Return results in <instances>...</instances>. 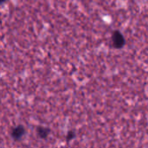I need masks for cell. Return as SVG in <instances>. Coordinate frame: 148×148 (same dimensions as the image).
<instances>
[{"instance_id": "1", "label": "cell", "mask_w": 148, "mask_h": 148, "mask_svg": "<svg viewBox=\"0 0 148 148\" xmlns=\"http://www.w3.org/2000/svg\"><path fill=\"white\" fill-rule=\"evenodd\" d=\"M111 41H112L113 48H114L116 49H122L126 44V39L124 37L123 34L118 29H115L113 31L112 36H111Z\"/></svg>"}, {"instance_id": "2", "label": "cell", "mask_w": 148, "mask_h": 148, "mask_svg": "<svg viewBox=\"0 0 148 148\" xmlns=\"http://www.w3.org/2000/svg\"><path fill=\"white\" fill-rule=\"evenodd\" d=\"M10 134V137L12 138V140L18 141V140H22L23 138V136L26 134V129L23 125H17L11 128Z\"/></svg>"}, {"instance_id": "3", "label": "cell", "mask_w": 148, "mask_h": 148, "mask_svg": "<svg viewBox=\"0 0 148 148\" xmlns=\"http://www.w3.org/2000/svg\"><path fill=\"white\" fill-rule=\"evenodd\" d=\"M50 134V129L46 127H37L36 134L42 140H46Z\"/></svg>"}, {"instance_id": "4", "label": "cell", "mask_w": 148, "mask_h": 148, "mask_svg": "<svg viewBox=\"0 0 148 148\" xmlns=\"http://www.w3.org/2000/svg\"><path fill=\"white\" fill-rule=\"evenodd\" d=\"M76 136V134L74 130H69L67 134H66V142H70L71 140H73Z\"/></svg>"}, {"instance_id": "5", "label": "cell", "mask_w": 148, "mask_h": 148, "mask_svg": "<svg viewBox=\"0 0 148 148\" xmlns=\"http://www.w3.org/2000/svg\"><path fill=\"white\" fill-rule=\"evenodd\" d=\"M6 1H8V0H0V2L3 3H4V2H6Z\"/></svg>"}]
</instances>
